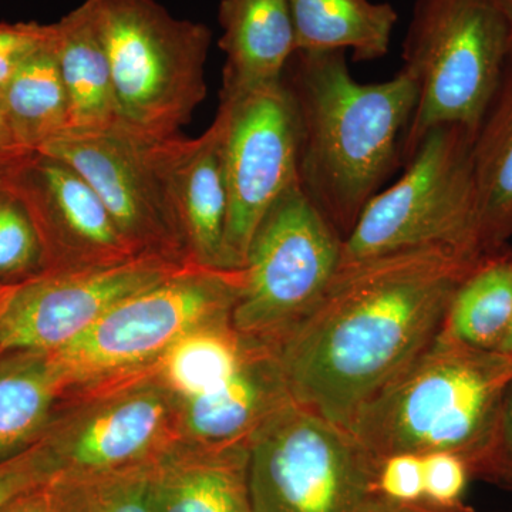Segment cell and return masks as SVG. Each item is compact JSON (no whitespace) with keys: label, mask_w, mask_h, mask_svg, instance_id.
Here are the masks:
<instances>
[{"label":"cell","mask_w":512,"mask_h":512,"mask_svg":"<svg viewBox=\"0 0 512 512\" xmlns=\"http://www.w3.org/2000/svg\"><path fill=\"white\" fill-rule=\"evenodd\" d=\"M480 258L420 248L340 265L315 308L275 349L293 402L348 429L433 342Z\"/></svg>","instance_id":"1"},{"label":"cell","mask_w":512,"mask_h":512,"mask_svg":"<svg viewBox=\"0 0 512 512\" xmlns=\"http://www.w3.org/2000/svg\"><path fill=\"white\" fill-rule=\"evenodd\" d=\"M284 79L301 128L299 185L345 241L402 163L419 86L403 69L386 82L357 83L343 50L295 52Z\"/></svg>","instance_id":"2"},{"label":"cell","mask_w":512,"mask_h":512,"mask_svg":"<svg viewBox=\"0 0 512 512\" xmlns=\"http://www.w3.org/2000/svg\"><path fill=\"white\" fill-rule=\"evenodd\" d=\"M511 382L512 353L436 336L356 413L348 430L377 463L400 453H453L474 480Z\"/></svg>","instance_id":"3"},{"label":"cell","mask_w":512,"mask_h":512,"mask_svg":"<svg viewBox=\"0 0 512 512\" xmlns=\"http://www.w3.org/2000/svg\"><path fill=\"white\" fill-rule=\"evenodd\" d=\"M109 56L121 123L150 140L178 136L207 97L211 30L157 0H90Z\"/></svg>","instance_id":"4"},{"label":"cell","mask_w":512,"mask_h":512,"mask_svg":"<svg viewBox=\"0 0 512 512\" xmlns=\"http://www.w3.org/2000/svg\"><path fill=\"white\" fill-rule=\"evenodd\" d=\"M512 45L498 0H416L403 43L404 72L419 86L403 138L402 164L431 128L476 131Z\"/></svg>","instance_id":"5"},{"label":"cell","mask_w":512,"mask_h":512,"mask_svg":"<svg viewBox=\"0 0 512 512\" xmlns=\"http://www.w3.org/2000/svg\"><path fill=\"white\" fill-rule=\"evenodd\" d=\"M473 138L474 130L461 124L427 131L404 163L400 180L367 202L343 241L340 265L420 248L483 256L471 164Z\"/></svg>","instance_id":"6"},{"label":"cell","mask_w":512,"mask_h":512,"mask_svg":"<svg viewBox=\"0 0 512 512\" xmlns=\"http://www.w3.org/2000/svg\"><path fill=\"white\" fill-rule=\"evenodd\" d=\"M242 281V269L187 264L117 303L83 335L49 355L70 389L147 369L192 330L231 320Z\"/></svg>","instance_id":"7"},{"label":"cell","mask_w":512,"mask_h":512,"mask_svg":"<svg viewBox=\"0 0 512 512\" xmlns=\"http://www.w3.org/2000/svg\"><path fill=\"white\" fill-rule=\"evenodd\" d=\"M377 464L348 429L292 400L249 437L251 512H366Z\"/></svg>","instance_id":"8"},{"label":"cell","mask_w":512,"mask_h":512,"mask_svg":"<svg viewBox=\"0 0 512 512\" xmlns=\"http://www.w3.org/2000/svg\"><path fill=\"white\" fill-rule=\"evenodd\" d=\"M343 239L296 184L256 229L231 313L241 338L276 349L315 308L342 258Z\"/></svg>","instance_id":"9"},{"label":"cell","mask_w":512,"mask_h":512,"mask_svg":"<svg viewBox=\"0 0 512 512\" xmlns=\"http://www.w3.org/2000/svg\"><path fill=\"white\" fill-rule=\"evenodd\" d=\"M214 120L228 192L225 265L239 271L265 215L299 184L301 128L284 77L221 99Z\"/></svg>","instance_id":"10"},{"label":"cell","mask_w":512,"mask_h":512,"mask_svg":"<svg viewBox=\"0 0 512 512\" xmlns=\"http://www.w3.org/2000/svg\"><path fill=\"white\" fill-rule=\"evenodd\" d=\"M83 390L79 402L56 413L42 437L57 476L148 463L180 439L181 399L163 382L156 365Z\"/></svg>","instance_id":"11"},{"label":"cell","mask_w":512,"mask_h":512,"mask_svg":"<svg viewBox=\"0 0 512 512\" xmlns=\"http://www.w3.org/2000/svg\"><path fill=\"white\" fill-rule=\"evenodd\" d=\"M185 265L165 256L138 255L114 265L45 271L8 285L0 301V352H56L117 303Z\"/></svg>","instance_id":"12"},{"label":"cell","mask_w":512,"mask_h":512,"mask_svg":"<svg viewBox=\"0 0 512 512\" xmlns=\"http://www.w3.org/2000/svg\"><path fill=\"white\" fill-rule=\"evenodd\" d=\"M150 141L120 123L99 130H66L37 153L59 158L82 175L137 255L190 264L151 161Z\"/></svg>","instance_id":"13"},{"label":"cell","mask_w":512,"mask_h":512,"mask_svg":"<svg viewBox=\"0 0 512 512\" xmlns=\"http://www.w3.org/2000/svg\"><path fill=\"white\" fill-rule=\"evenodd\" d=\"M35 224L46 271L119 264L138 256L82 175L59 158L23 154L0 174Z\"/></svg>","instance_id":"14"},{"label":"cell","mask_w":512,"mask_h":512,"mask_svg":"<svg viewBox=\"0 0 512 512\" xmlns=\"http://www.w3.org/2000/svg\"><path fill=\"white\" fill-rule=\"evenodd\" d=\"M150 156L173 212L187 261L227 269L228 192L217 121H212L197 138L151 140Z\"/></svg>","instance_id":"15"},{"label":"cell","mask_w":512,"mask_h":512,"mask_svg":"<svg viewBox=\"0 0 512 512\" xmlns=\"http://www.w3.org/2000/svg\"><path fill=\"white\" fill-rule=\"evenodd\" d=\"M249 439H177L151 466L153 512H251Z\"/></svg>","instance_id":"16"},{"label":"cell","mask_w":512,"mask_h":512,"mask_svg":"<svg viewBox=\"0 0 512 512\" xmlns=\"http://www.w3.org/2000/svg\"><path fill=\"white\" fill-rule=\"evenodd\" d=\"M292 402L275 350L251 342L247 357L227 383L181 400V439L221 444L248 440L272 414Z\"/></svg>","instance_id":"17"},{"label":"cell","mask_w":512,"mask_h":512,"mask_svg":"<svg viewBox=\"0 0 512 512\" xmlns=\"http://www.w3.org/2000/svg\"><path fill=\"white\" fill-rule=\"evenodd\" d=\"M218 20L225 55L221 99L284 77L296 52L288 0H221Z\"/></svg>","instance_id":"18"},{"label":"cell","mask_w":512,"mask_h":512,"mask_svg":"<svg viewBox=\"0 0 512 512\" xmlns=\"http://www.w3.org/2000/svg\"><path fill=\"white\" fill-rule=\"evenodd\" d=\"M478 244L483 255L512 238V45L471 147Z\"/></svg>","instance_id":"19"},{"label":"cell","mask_w":512,"mask_h":512,"mask_svg":"<svg viewBox=\"0 0 512 512\" xmlns=\"http://www.w3.org/2000/svg\"><path fill=\"white\" fill-rule=\"evenodd\" d=\"M52 46L69 100V130H99L121 123L109 56L92 2L84 0L52 23Z\"/></svg>","instance_id":"20"},{"label":"cell","mask_w":512,"mask_h":512,"mask_svg":"<svg viewBox=\"0 0 512 512\" xmlns=\"http://www.w3.org/2000/svg\"><path fill=\"white\" fill-rule=\"evenodd\" d=\"M69 390L49 353L0 352V461L42 439Z\"/></svg>","instance_id":"21"},{"label":"cell","mask_w":512,"mask_h":512,"mask_svg":"<svg viewBox=\"0 0 512 512\" xmlns=\"http://www.w3.org/2000/svg\"><path fill=\"white\" fill-rule=\"evenodd\" d=\"M296 52L353 53L356 62L382 59L392 45L396 9L373 0H288Z\"/></svg>","instance_id":"22"},{"label":"cell","mask_w":512,"mask_h":512,"mask_svg":"<svg viewBox=\"0 0 512 512\" xmlns=\"http://www.w3.org/2000/svg\"><path fill=\"white\" fill-rule=\"evenodd\" d=\"M0 106L10 141L19 153H37L69 130V100L53 52L52 37L0 90Z\"/></svg>","instance_id":"23"},{"label":"cell","mask_w":512,"mask_h":512,"mask_svg":"<svg viewBox=\"0 0 512 512\" xmlns=\"http://www.w3.org/2000/svg\"><path fill=\"white\" fill-rule=\"evenodd\" d=\"M512 323V249L481 256L457 286L437 338L497 350Z\"/></svg>","instance_id":"24"},{"label":"cell","mask_w":512,"mask_h":512,"mask_svg":"<svg viewBox=\"0 0 512 512\" xmlns=\"http://www.w3.org/2000/svg\"><path fill=\"white\" fill-rule=\"evenodd\" d=\"M251 342L228 322L192 330L156 363L158 375L181 400L202 396L227 383L238 372Z\"/></svg>","instance_id":"25"},{"label":"cell","mask_w":512,"mask_h":512,"mask_svg":"<svg viewBox=\"0 0 512 512\" xmlns=\"http://www.w3.org/2000/svg\"><path fill=\"white\" fill-rule=\"evenodd\" d=\"M153 461L106 473L53 478L55 512H153Z\"/></svg>","instance_id":"26"},{"label":"cell","mask_w":512,"mask_h":512,"mask_svg":"<svg viewBox=\"0 0 512 512\" xmlns=\"http://www.w3.org/2000/svg\"><path fill=\"white\" fill-rule=\"evenodd\" d=\"M45 271L42 242L29 212L0 185V284H19Z\"/></svg>","instance_id":"27"},{"label":"cell","mask_w":512,"mask_h":512,"mask_svg":"<svg viewBox=\"0 0 512 512\" xmlns=\"http://www.w3.org/2000/svg\"><path fill=\"white\" fill-rule=\"evenodd\" d=\"M57 476L55 463L40 439L28 450L0 461V510L20 494Z\"/></svg>","instance_id":"28"},{"label":"cell","mask_w":512,"mask_h":512,"mask_svg":"<svg viewBox=\"0 0 512 512\" xmlns=\"http://www.w3.org/2000/svg\"><path fill=\"white\" fill-rule=\"evenodd\" d=\"M423 467V500L439 505L464 503L463 495L473 477L463 458L453 453L424 454Z\"/></svg>","instance_id":"29"},{"label":"cell","mask_w":512,"mask_h":512,"mask_svg":"<svg viewBox=\"0 0 512 512\" xmlns=\"http://www.w3.org/2000/svg\"><path fill=\"white\" fill-rule=\"evenodd\" d=\"M376 493L379 497L397 503L423 500V456L400 453L382 458L377 464Z\"/></svg>","instance_id":"30"},{"label":"cell","mask_w":512,"mask_h":512,"mask_svg":"<svg viewBox=\"0 0 512 512\" xmlns=\"http://www.w3.org/2000/svg\"><path fill=\"white\" fill-rule=\"evenodd\" d=\"M474 480L497 485L512 494V382L505 390L490 446Z\"/></svg>","instance_id":"31"},{"label":"cell","mask_w":512,"mask_h":512,"mask_svg":"<svg viewBox=\"0 0 512 512\" xmlns=\"http://www.w3.org/2000/svg\"><path fill=\"white\" fill-rule=\"evenodd\" d=\"M52 25L0 22V90L37 50L49 43Z\"/></svg>","instance_id":"32"},{"label":"cell","mask_w":512,"mask_h":512,"mask_svg":"<svg viewBox=\"0 0 512 512\" xmlns=\"http://www.w3.org/2000/svg\"><path fill=\"white\" fill-rule=\"evenodd\" d=\"M0 512H55L53 480L20 494Z\"/></svg>","instance_id":"33"},{"label":"cell","mask_w":512,"mask_h":512,"mask_svg":"<svg viewBox=\"0 0 512 512\" xmlns=\"http://www.w3.org/2000/svg\"><path fill=\"white\" fill-rule=\"evenodd\" d=\"M366 512H477L470 505H439L420 500L414 503H397L386 498L377 497Z\"/></svg>","instance_id":"34"},{"label":"cell","mask_w":512,"mask_h":512,"mask_svg":"<svg viewBox=\"0 0 512 512\" xmlns=\"http://www.w3.org/2000/svg\"><path fill=\"white\" fill-rule=\"evenodd\" d=\"M23 156L10 141L8 130H6L5 121H3L2 106H0V174L16 158Z\"/></svg>","instance_id":"35"},{"label":"cell","mask_w":512,"mask_h":512,"mask_svg":"<svg viewBox=\"0 0 512 512\" xmlns=\"http://www.w3.org/2000/svg\"><path fill=\"white\" fill-rule=\"evenodd\" d=\"M497 350L504 353H512V323L510 329H508L507 335H505L503 342H501Z\"/></svg>","instance_id":"36"},{"label":"cell","mask_w":512,"mask_h":512,"mask_svg":"<svg viewBox=\"0 0 512 512\" xmlns=\"http://www.w3.org/2000/svg\"><path fill=\"white\" fill-rule=\"evenodd\" d=\"M498 2H500L501 8H503L505 16H507L512 33V0H498Z\"/></svg>","instance_id":"37"},{"label":"cell","mask_w":512,"mask_h":512,"mask_svg":"<svg viewBox=\"0 0 512 512\" xmlns=\"http://www.w3.org/2000/svg\"><path fill=\"white\" fill-rule=\"evenodd\" d=\"M6 288H8V285L0 284V301H2L3 295H5Z\"/></svg>","instance_id":"38"}]
</instances>
